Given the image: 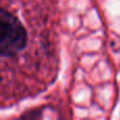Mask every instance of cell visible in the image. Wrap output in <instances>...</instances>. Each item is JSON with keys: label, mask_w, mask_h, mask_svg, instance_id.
<instances>
[{"label": "cell", "mask_w": 120, "mask_h": 120, "mask_svg": "<svg viewBox=\"0 0 120 120\" xmlns=\"http://www.w3.org/2000/svg\"><path fill=\"white\" fill-rule=\"evenodd\" d=\"M27 44V32L19 18L2 8L0 12V55L12 58Z\"/></svg>", "instance_id": "6da1fadb"}, {"label": "cell", "mask_w": 120, "mask_h": 120, "mask_svg": "<svg viewBox=\"0 0 120 120\" xmlns=\"http://www.w3.org/2000/svg\"><path fill=\"white\" fill-rule=\"evenodd\" d=\"M26 120H29V119H26ZM30 120H37V119H36V115H33L32 119H30Z\"/></svg>", "instance_id": "7a4b0ae2"}]
</instances>
